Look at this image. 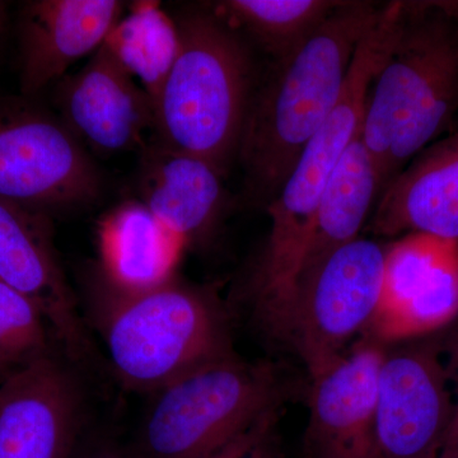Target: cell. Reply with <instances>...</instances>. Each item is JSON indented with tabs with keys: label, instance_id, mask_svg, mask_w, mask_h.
<instances>
[{
	"label": "cell",
	"instance_id": "obj_1",
	"mask_svg": "<svg viewBox=\"0 0 458 458\" xmlns=\"http://www.w3.org/2000/svg\"><path fill=\"white\" fill-rule=\"evenodd\" d=\"M385 5L342 2L294 55L256 82L237 159L247 200L267 207L342 98L355 53Z\"/></svg>",
	"mask_w": 458,
	"mask_h": 458
},
{
	"label": "cell",
	"instance_id": "obj_2",
	"mask_svg": "<svg viewBox=\"0 0 458 458\" xmlns=\"http://www.w3.org/2000/svg\"><path fill=\"white\" fill-rule=\"evenodd\" d=\"M458 113V17L445 2H403L369 87L360 138L381 192Z\"/></svg>",
	"mask_w": 458,
	"mask_h": 458
},
{
	"label": "cell",
	"instance_id": "obj_3",
	"mask_svg": "<svg viewBox=\"0 0 458 458\" xmlns=\"http://www.w3.org/2000/svg\"><path fill=\"white\" fill-rule=\"evenodd\" d=\"M399 12L400 2L385 4L381 20L358 47L336 107L304 148L279 194L265 208L269 233L243 292L262 328L273 321L293 288L325 189L340 158L360 135L370 83L388 55Z\"/></svg>",
	"mask_w": 458,
	"mask_h": 458
},
{
	"label": "cell",
	"instance_id": "obj_4",
	"mask_svg": "<svg viewBox=\"0 0 458 458\" xmlns=\"http://www.w3.org/2000/svg\"><path fill=\"white\" fill-rule=\"evenodd\" d=\"M174 18L180 49L155 104V138L225 176L237 159L256 86L251 49L210 5Z\"/></svg>",
	"mask_w": 458,
	"mask_h": 458
},
{
	"label": "cell",
	"instance_id": "obj_5",
	"mask_svg": "<svg viewBox=\"0 0 458 458\" xmlns=\"http://www.w3.org/2000/svg\"><path fill=\"white\" fill-rule=\"evenodd\" d=\"M89 295L108 363L129 390L156 393L233 352L227 312L218 298L177 276L140 293H122L92 270Z\"/></svg>",
	"mask_w": 458,
	"mask_h": 458
},
{
	"label": "cell",
	"instance_id": "obj_6",
	"mask_svg": "<svg viewBox=\"0 0 458 458\" xmlns=\"http://www.w3.org/2000/svg\"><path fill=\"white\" fill-rule=\"evenodd\" d=\"M285 400L274 364L233 352L153 393L132 447L140 458H207Z\"/></svg>",
	"mask_w": 458,
	"mask_h": 458
},
{
	"label": "cell",
	"instance_id": "obj_7",
	"mask_svg": "<svg viewBox=\"0 0 458 458\" xmlns=\"http://www.w3.org/2000/svg\"><path fill=\"white\" fill-rule=\"evenodd\" d=\"M385 247L358 237L340 247L295 283L265 333L288 344L309 375L318 376L345 352L346 344L366 333L375 315Z\"/></svg>",
	"mask_w": 458,
	"mask_h": 458
},
{
	"label": "cell",
	"instance_id": "obj_8",
	"mask_svg": "<svg viewBox=\"0 0 458 458\" xmlns=\"http://www.w3.org/2000/svg\"><path fill=\"white\" fill-rule=\"evenodd\" d=\"M102 176L60 116L0 96V199L51 216L98 201Z\"/></svg>",
	"mask_w": 458,
	"mask_h": 458
},
{
	"label": "cell",
	"instance_id": "obj_9",
	"mask_svg": "<svg viewBox=\"0 0 458 458\" xmlns=\"http://www.w3.org/2000/svg\"><path fill=\"white\" fill-rule=\"evenodd\" d=\"M82 369L62 349L0 386V458H72L89 427Z\"/></svg>",
	"mask_w": 458,
	"mask_h": 458
},
{
	"label": "cell",
	"instance_id": "obj_10",
	"mask_svg": "<svg viewBox=\"0 0 458 458\" xmlns=\"http://www.w3.org/2000/svg\"><path fill=\"white\" fill-rule=\"evenodd\" d=\"M457 315V240L408 233L385 247L381 293L366 337L379 344L412 339Z\"/></svg>",
	"mask_w": 458,
	"mask_h": 458
},
{
	"label": "cell",
	"instance_id": "obj_11",
	"mask_svg": "<svg viewBox=\"0 0 458 458\" xmlns=\"http://www.w3.org/2000/svg\"><path fill=\"white\" fill-rule=\"evenodd\" d=\"M454 411L448 373L436 349L387 352L377 394V458L441 457Z\"/></svg>",
	"mask_w": 458,
	"mask_h": 458
},
{
	"label": "cell",
	"instance_id": "obj_12",
	"mask_svg": "<svg viewBox=\"0 0 458 458\" xmlns=\"http://www.w3.org/2000/svg\"><path fill=\"white\" fill-rule=\"evenodd\" d=\"M50 219L0 199V279L40 307L69 360L93 369L98 351L57 259Z\"/></svg>",
	"mask_w": 458,
	"mask_h": 458
},
{
	"label": "cell",
	"instance_id": "obj_13",
	"mask_svg": "<svg viewBox=\"0 0 458 458\" xmlns=\"http://www.w3.org/2000/svg\"><path fill=\"white\" fill-rule=\"evenodd\" d=\"M384 344L364 337L311 378L304 458H377L375 423Z\"/></svg>",
	"mask_w": 458,
	"mask_h": 458
},
{
	"label": "cell",
	"instance_id": "obj_14",
	"mask_svg": "<svg viewBox=\"0 0 458 458\" xmlns=\"http://www.w3.org/2000/svg\"><path fill=\"white\" fill-rule=\"evenodd\" d=\"M56 87L60 119L95 152L141 149L144 134L155 129L152 99L104 47Z\"/></svg>",
	"mask_w": 458,
	"mask_h": 458
},
{
	"label": "cell",
	"instance_id": "obj_15",
	"mask_svg": "<svg viewBox=\"0 0 458 458\" xmlns=\"http://www.w3.org/2000/svg\"><path fill=\"white\" fill-rule=\"evenodd\" d=\"M119 0H33L20 16L21 92L32 98L95 54L123 13Z\"/></svg>",
	"mask_w": 458,
	"mask_h": 458
},
{
	"label": "cell",
	"instance_id": "obj_16",
	"mask_svg": "<svg viewBox=\"0 0 458 458\" xmlns=\"http://www.w3.org/2000/svg\"><path fill=\"white\" fill-rule=\"evenodd\" d=\"M369 229L378 236L409 232L458 241V129L419 153L386 186Z\"/></svg>",
	"mask_w": 458,
	"mask_h": 458
},
{
	"label": "cell",
	"instance_id": "obj_17",
	"mask_svg": "<svg viewBox=\"0 0 458 458\" xmlns=\"http://www.w3.org/2000/svg\"><path fill=\"white\" fill-rule=\"evenodd\" d=\"M222 179L204 159L156 138L141 148L140 201L183 246L203 241L218 221Z\"/></svg>",
	"mask_w": 458,
	"mask_h": 458
},
{
	"label": "cell",
	"instance_id": "obj_18",
	"mask_svg": "<svg viewBox=\"0 0 458 458\" xmlns=\"http://www.w3.org/2000/svg\"><path fill=\"white\" fill-rule=\"evenodd\" d=\"M95 273L122 293H140L176 276L183 246L140 200L125 201L102 219Z\"/></svg>",
	"mask_w": 458,
	"mask_h": 458
},
{
	"label": "cell",
	"instance_id": "obj_19",
	"mask_svg": "<svg viewBox=\"0 0 458 458\" xmlns=\"http://www.w3.org/2000/svg\"><path fill=\"white\" fill-rule=\"evenodd\" d=\"M378 192L381 188L375 165L360 132L325 189L294 284L340 247L357 240Z\"/></svg>",
	"mask_w": 458,
	"mask_h": 458
},
{
	"label": "cell",
	"instance_id": "obj_20",
	"mask_svg": "<svg viewBox=\"0 0 458 458\" xmlns=\"http://www.w3.org/2000/svg\"><path fill=\"white\" fill-rule=\"evenodd\" d=\"M340 4L335 0H225L210 7L279 63L294 55Z\"/></svg>",
	"mask_w": 458,
	"mask_h": 458
},
{
	"label": "cell",
	"instance_id": "obj_21",
	"mask_svg": "<svg viewBox=\"0 0 458 458\" xmlns=\"http://www.w3.org/2000/svg\"><path fill=\"white\" fill-rule=\"evenodd\" d=\"M102 47L140 84L153 102L180 49L176 21L156 2L132 3Z\"/></svg>",
	"mask_w": 458,
	"mask_h": 458
},
{
	"label": "cell",
	"instance_id": "obj_22",
	"mask_svg": "<svg viewBox=\"0 0 458 458\" xmlns=\"http://www.w3.org/2000/svg\"><path fill=\"white\" fill-rule=\"evenodd\" d=\"M59 349L40 307L0 279V386Z\"/></svg>",
	"mask_w": 458,
	"mask_h": 458
},
{
	"label": "cell",
	"instance_id": "obj_23",
	"mask_svg": "<svg viewBox=\"0 0 458 458\" xmlns=\"http://www.w3.org/2000/svg\"><path fill=\"white\" fill-rule=\"evenodd\" d=\"M283 406L267 410L207 458H285L279 433Z\"/></svg>",
	"mask_w": 458,
	"mask_h": 458
},
{
	"label": "cell",
	"instance_id": "obj_24",
	"mask_svg": "<svg viewBox=\"0 0 458 458\" xmlns=\"http://www.w3.org/2000/svg\"><path fill=\"white\" fill-rule=\"evenodd\" d=\"M72 458H140L132 445H125L108 434L87 430Z\"/></svg>",
	"mask_w": 458,
	"mask_h": 458
},
{
	"label": "cell",
	"instance_id": "obj_25",
	"mask_svg": "<svg viewBox=\"0 0 458 458\" xmlns=\"http://www.w3.org/2000/svg\"><path fill=\"white\" fill-rule=\"evenodd\" d=\"M456 451H458V403H454V417H452L450 429H448L445 445H443L441 457Z\"/></svg>",
	"mask_w": 458,
	"mask_h": 458
},
{
	"label": "cell",
	"instance_id": "obj_26",
	"mask_svg": "<svg viewBox=\"0 0 458 458\" xmlns=\"http://www.w3.org/2000/svg\"><path fill=\"white\" fill-rule=\"evenodd\" d=\"M5 22H7V4L0 2V35L4 31Z\"/></svg>",
	"mask_w": 458,
	"mask_h": 458
},
{
	"label": "cell",
	"instance_id": "obj_27",
	"mask_svg": "<svg viewBox=\"0 0 458 458\" xmlns=\"http://www.w3.org/2000/svg\"><path fill=\"white\" fill-rule=\"evenodd\" d=\"M445 5L454 16L458 17V2H445Z\"/></svg>",
	"mask_w": 458,
	"mask_h": 458
},
{
	"label": "cell",
	"instance_id": "obj_28",
	"mask_svg": "<svg viewBox=\"0 0 458 458\" xmlns=\"http://www.w3.org/2000/svg\"><path fill=\"white\" fill-rule=\"evenodd\" d=\"M441 458H458V451L454 452V454H445V456H442Z\"/></svg>",
	"mask_w": 458,
	"mask_h": 458
}]
</instances>
